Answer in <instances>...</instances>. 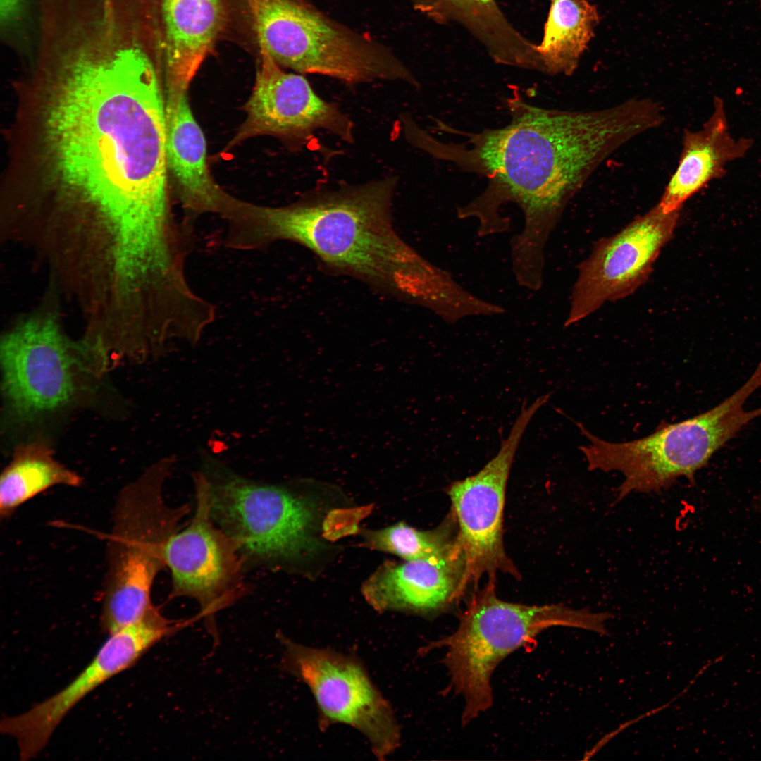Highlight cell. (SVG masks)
<instances>
[{
  "label": "cell",
  "mask_w": 761,
  "mask_h": 761,
  "mask_svg": "<svg viewBox=\"0 0 761 761\" xmlns=\"http://www.w3.org/2000/svg\"><path fill=\"white\" fill-rule=\"evenodd\" d=\"M495 583V579H488L483 588L476 590L454 633L425 648H446L443 662L451 687L465 700L463 724L492 705L490 678L506 656L554 626L608 635L604 623L612 617L607 612L574 610L563 604L538 606L505 602L497 598Z\"/></svg>",
  "instance_id": "cell-6"
},
{
  "label": "cell",
  "mask_w": 761,
  "mask_h": 761,
  "mask_svg": "<svg viewBox=\"0 0 761 761\" xmlns=\"http://www.w3.org/2000/svg\"><path fill=\"white\" fill-rule=\"evenodd\" d=\"M164 97L168 176L183 210L182 220L194 225L204 214L223 218L236 198L223 190L209 173L206 140L192 112L187 90H167Z\"/></svg>",
  "instance_id": "cell-17"
},
{
  "label": "cell",
  "mask_w": 761,
  "mask_h": 761,
  "mask_svg": "<svg viewBox=\"0 0 761 761\" xmlns=\"http://www.w3.org/2000/svg\"><path fill=\"white\" fill-rule=\"evenodd\" d=\"M0 349L5 409L16 423L68 408L102 376L85 342L70 340L51 316L23 321Z\"/></svg>",
  "instance_id": "cell-9"
},
{
  "label": "cell",
  "mask_w": 761,
  "mask_h": 761,
  "mask_svg": "<svg viewBox=\"0 0 761 761\" xmlns=\"http://www.w3.org/2000/svg\"><path fill=\"white\" fill-rule=\"evenodd\" d=\"M185 625L166 619L157 608L139 622L109 635L90 663L67 686L20 714L5 717L1 732L16 740L20 760L36 757L78 702L134 666L151 646Z\"/></svg>",
  "instance_id": "cell-13"
},
{
  "label": "cell",
  "mask_w": 761,
  "mask_h": 761,
  "mask_svg": "<svg viewBox=\"0 0 761 761\" xmlns=\"http://www.w3.org/2000/svg\"><path fill=\"white\" fill-rule=\"evenodd\" d=\"M598 22L596 7L587 0H550L543 39L536 45L540 71L571 74Z\"/></svg>",
  "instance_id": "cell-22"
},
{
  "label": "cell",
  "mask_w": 761,
  "mask_h": 761,
  "mask_svg": "<svg viewBox=\"0 0 761 761\" xmlns=\"http://www.w3.org/2000/svg\"><path fill=\"white\" fill-rule=\"evenodd\" d=\"M753 504V507H755L758 512H761V494L755 497Z\"/></svg>",
  "instance_id": "cell-25"
},
{
  "label": "cell",
  "mask_w": 761,
  "mask_h": 761,
  "mask_svg": "<svg viewBox=\"0 0 761 761\" xmlns=\"http://www.w3.org/2000/svg\"><path fill=\"white\" fill-rule=\"evenodd\" d=\"M465 559L457 538L427 559L387 561L363 583L361 593L377 612L432 614L460 598Z\"/></svg>",
  "instance_id": "cell-16"
},
{
  "label": "cell",
  "mask_w": 761,
  "mask_h": 761,
  "mask_svg": "<svg viewBox=\"0 0 761 761\" xmlns=\"http://www.w3.org/2000/svg\"><path fill=\"white\" fill-rule=\"evenodd\" d=\"M82 478L54 457L44 440L18 445L0 478V516L11 517L23 505L50 488L79 487Z\"/></svg>",
  "instance_id": "cell-21"
},
{
  "label": "cell",
  "mask_w": 761,
  "mask_h": 761,
  "mask_svg": "<svg viewBox=\"0 0 761 761\" xmlns=\"http://www.w3.org/2000/svg\"><path fill=\"white\" fill-rule=\"evenodd\" d=\"M458 526L454 513L433 530L421 531L403 522L378 530L361 529L363 545L404 560L427 559L447 550L455 541Z\"/></svg>",
  "instance_id": "cell-23"
},
{
  "label": "cell",
  "mask_w": 761,
  "mask_h": 761,
  "mask_svg": "<svg viewBox=\"0 0 761 761\" xmlns=\"http://www.w3.org/2000/svg\"><path fill=\"white\" fill-rule=\"evenodd\" d=\"M546 402L543 396L528 406L525 401L509 436L501 441L497 454L477 474L454 481L446 489L458 526L457 540L465 559L460 597L470 584H477L484 575L495 579V574L501 571L517 579L521 577L503 545L506 486L524 431Z\"/></svg>",
  "instance_id": "cell-12"
},
{
  "label": "cell",
  "mask_w": 761,
  "mask_h": 761,
  "mask_svg": "<svg viewBox=\"0 0 761 761\" xmlns=\"http://www.w3.org/2000/svg\"><path fill=\"white\" fill-rule=\"evenodd\" d=\"M200 471L209 484L211 516L237 543L247 570H294L320 541L319 509L303 493L302 481L271 483L237 473L200 452Z\"/></svg>",
  "instance_id": "cell-5"
},
{
  "label": "cell",
  "mask_w": 761,
  "mask_h": 761,
  "mask_svg": "<svg viewBox=\"0 0 761 761\" xmlns=\"http://www.w3.org/2000/svg\"><path fill=\"white\" fill-rule=\"evenodd\" d=\"M35 8L33 0H0V34L6 45L18 49L36 46Z\"/></svg>",
  "instance_id": "cell-24"
},
{
  "label": "cell",
  "mask_w": 761,
  "mask_h": 761,
  "mask_svg": "<svg viewBox=\"0 0 761 761\" xmlns=\"http://www.w3.org/2000/svg\"><path fill=\"white\" fill-rule=\"evenodd\" d=\"M159 56L137 45L74 49L41 68L54 87L46 140L61 184L94 206L113 260L137 267L176 242L170 204Z\"/></svg>",
  "instance_id": "cell-1"
},
{
  "label": "cell",
  "mask_w": 761,
  "mask_h": 761,
  "mask_svg": "<svg viewBox=\"0 0 761 761\" xmlns=\"http://www.w3.org/2000/svg\"><path fill=\"white\" fill-rule=\"evenodd\" d=\"M759 388V382L749 378L712 409L681 422H661L649 435L630 442H607L576 423L581 434L589 441L579 449L589 470L617 471L623 474L617 501L631 493L667 490L681 476L693 482L695 472L718 449L749 421L761 416V407L750 411L743 407Z\"/></svg>",
  "instance_id": "cell-8"
},
{
  "label": "cell",
  "mask_w": 761,
  "mask_h": 761,
  "mask_svg": "<svg viewBox=\"0 0 761 761\" xmlns=\"http://www.w3.org/2000/svg\"><path fill=\"white\" fill-rule=\"evenodd\" d=\"M243 109L245 119L228 149L261 135L305 144L320 130L347 143L354 142L350 118L321 98L303 75L285 71L261 49L253 90Z\"/></svg>",
  "instance_id": "cell-15"
},
{
  "label": "cell",
  "mask_w": 761,
  "mask_h": 761,
  "mask_svg": "<svg viewBox=\"0 0 761 761\" xmlns=\"http://www.w3.org/2000/svg\"><path fill=\"white\" fill-rule=\"evenodd\" d=\"M175 456L153 463L119 492L107 536V570L100 624L110 635L139 622L157 607L151 600L156 576L166 567L167 541L190 513L187 504L165 500V483Z\"/></svg>",
  "instance_id": "cell-4"
},
{
  "label": "cell",
  "mask_w": 761,
  "mask_h": 761,
  "mask_svg": "<svg viewBox=\"0 0 761 761\" xmlns=\"http://www.w3.org/2000/svg\"><path fill=\"white\" fill-rule=\"evenodd\" d=\"M752 144L750 138L731 135L724 102L715 97L713 112L703 128L685 134L679 166L657 205L664 213L680 211L689 197L722 178L727 163L743 157Z\"/></svg>",
  "instance_id": "cell-19"
},
{
  "label": "cell",
  "mask_w": 761,
  "mask_h": 761,
  "mask_svg": "<svg viewBox=\"0 0 761 761\" xmlns=\"http://www.w3.org/2000/svg\"><path fill=\"white\" fill-rule=\"evenodd\" d=\"M395 177L311 192L283 206L247 202L233 228L242 251L278 241L309 249L327 271L432 311L447 323L463 317L473 294L423 258L396 233L391 214Z\"/></svg>",
  "instance_id": "cell-3"
},
{
  "label": "cell",
  "mask_w": 761,
  "mask_h": 761,
  "mask_svg": "<svg viewBox=\"0 0 761 761\" xmlns=\"http://www.w3.org/2000/svg\"><path fill=\"white\" fill-rule=\"evenodd\" d=\"M513 94L506 126L463 133V142H444L423 130L416 147L488 179L479 196L457 209L459 218L476 220L478 236L508 230L500 209L519 206L524 225L510 242L512 272L518 283L536 285L543 280L547 240L567 203L607 156L650 130L651 121L636 99L600 111H566Z\"/></svg>",
  "instance_id": "cell-2"
},
{
  "label": "cell",
  "mask_w": 761,
  "mask_h": 761,
  "mask_svg": "<svg viewBox=\"0 0 761 761\" xmlns=\"http://www.w3.org/2000/svg\"><path fill=\"white\" fill-rule=\"evenodd\" d=\"M679 211L664 213L657 204L614 236L598 242L579 266L565 326L588 316L607 302L624 297L648 278L670 240Z\"/></svg>",
  "instance_id": "cell-14"
},
{
  "label": "cell",
  "mask_w": 761,
  "mask_h": 761,
  "mask_svg": "<svg viewBox=\"0 0 761 761\" xmlns=\"http://www.w3.org/2000/svg\"><path fill=\"white\" fill-rule=\"evenodd\" d=\"M194 514L186 527L166 543L164 560L171 574L169 598H189L199 605L197 616L214 626L215 615L248 592L247 571L237 541L214 521L208 481L199 470L192 474Z\"/></svg>",
  "instance_id": "cell-11"
},
{
  "label": "cell",
  "mask_w": 761,
  "mask_h": 761,
  "mask_svg": "<svg viewBox=\"0 0 761 761\" xmlns=\"http://www.w3.org/2000/svg\"><path fill=\"white\" fill-rule=\"evenodd\" d=\"M164 89L187 90L227 20L225 0H159Z\"/></svg>",
  "instance_id": "cell-18"
},
{
  "label": "cell",
  "mask_w": 761,
  "mask_h": 761,
  "mask_svg": "<svg viewBox=\"0 0 761 761\" xmlns=\"http://www.w3.org/2000/svg\"><path fill=\"white\" fill-rule=\"evenodd\" d=\"M259 49L282 68L349 85L401 81L418 87L387 46L327 16L304 0H247Z\"/></svg>",
  "instance_id": "cell-7"
},
{
  "label": "cell",
  "mask_w": 761,
  "mask_h": 761,
  "mask_svg": "<svg viewBox=\"0 0 761 761\" xmlns=\"http://www.w3.org/2000/svg\"><path fill=\"white\" fill-rule=\"evenodd\" d=\"M405 1L435 23L464 28L497 63L530 69L537 62L536 44L516 30L496 0Z\"/></svg>",
  "instance_id": "cell-20"
},
{
  "label": "cell",
  "mask_w": 761,
  "mask_h": 761,
  "mask_svg": "<svg viewBox=\"0 0 761 761\" xmlns=\"http://www.w3.org/2000/svg\"><path fill=\"white\" fill-rule=\"evenodd\" d=\"M283 669L304 683L314 697L321 730L343 724L368 740L373 755L384 760L400 743V727L389 702L354 655L312 648L278 636Z\"/></svg>",
  "instance_id": "cell-10"
}]
</instances>
